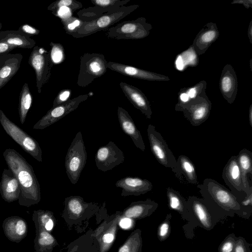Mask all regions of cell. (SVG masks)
Here are the masks:
<instances>
[{
    "instance_id": "6",
    "label": "cell",
    "mask_w": 252,
    "mask_h": 252,
    "mask_svg": "<svg viewBox=\"0 0 252 252\" xmlns=\"http://www.w3.org/2000/svg\"><path fill=\"white\" fill-rule=\"evenodd\" d=\"M107 62L102 54L86 53L83 54L80 58L77 85L86 87L94 80L103 75L107 71Z\"/></svg>"
},
{
    "instance_id": "33",
    "label": "cell",
    "mask_w": 252,
    "mask_h": 252,
    "mask_svg": "<svg viewBox=\"0 0 252 252\" xmlns=\"http://www.w3.org/2000/svg\"><path fill=\"white\" fill-rule=\"evenodd\" d=\"M34 224H37L49 232L54 226V217L52 212L47 210H34L32 216Z\"/></svg>"
},
{
    "instance_id": "16",
    "label": "cell",
    "mask_w": 252,
    "mask_h": 252,
    "mask_svg": "<svg viewBox=\"0 0 252 252\" xmlns=\"http://www.w3.org/2000/svg\"><path fill=\"white\" fill-rule=\"evenodd\" d=\"M120 87L127 99L146 117L150 119L152 111L149 101L145 94L138 88L126 83L120 82Z\"/></svg>"
},
{
    "instance_id": "10",
    "label": "cell",
    "mask_w": 252,
    "mask_h": 252,
    "mask_svg": "<svg viewBox=\"0 0 252 252\" xmlns=\"http://www.w3.org/2000/svg\"><path fill=\"white\" fill-rule=\"evenodd\" d=\"M147 131L151 152L157 161L165 167L175 168L177 160L161 134L152 124L148 125Z\"/></svg>"
},
{
    "instance_id": "34",
    "label": "cell",
    "mask_w": 252,
    "mask_h": 252,
    "mask_svg": "<svg viewBox=\"0 0 252 252\" xmlns=\"http://www.w3.org/2000/svg\"><path fill=\"white\" fill-rule=\"evenodd\" d=\"M207 83L202 80L194 86L183 88L178 93V103H185L190 99L193 98L199 94L203 90H206Z\"/></svg>"
},
{
    "instance_id": "36",
    "label": "cell",
    "mask_w": 252,
    "mask_h": 252,
    "mask_svg": "<svg viewBox=\"0 0 252 252\" xmlns=\"http://www.w3.org/2000/svg\"><path fill=\"white\" fill-rule=\"evenodd\" d=\"M49 54L53 64H60L63 62L65 58L64 49L62 44L51 42Z\"/></svg>"
},
{
    "instance_id": "24",
    "label": "cell",
    "mask_w": 252,
    "mask_h": 252,
    "mask_svg": "<svg viewBox=\"0 0 252 252\" xmlns=\"http://www.w3.org/2000/svg\"><path fill=\"white\" fill-rule=\"evenodd\" d=\"M158 204L150 199L132 202L123 213L125 217L142 219L151 215L158 208Z\"/></svg>"
},
{
    "instance_id": "50",
    "label": "cell",
    "mask_w": 252,
    "mask_h": 252,
    "mask_svg": "<svg viewBox=\"0 0 252 252\" xmlns=\"http://www.w3.org/2000/svg\"><path fill=\"white\" fill-rule=\"evenodd\" d=\"M252 59H251L250 63V68H251V70H252Z\"/></svg>"
},
{
    "instance_id": "48",
    "label": "cell",
    "mask_w": 252,
    "mask_h": 252,
    "mask_svg": "<svg viewBox=\"0 0 252 252\" xmlns=\"http://www.w3.org/2000/svg\"><path fill=\"white\" fill-rule=\"evenodd\" d=\"M248 35L250 43L252 44V20L251 21L248 30Z\"/></svg>"
},
{
    "instance_id": "14",
    "label": "cell",
    "mask_w": 252,
    "mask_h": 252,
    "mask_svg": "<svg viewBox=\"0 0 252 252\" xmlns=\"http://www.w3.org/2000/svg\"><path fill=\"white\" fill-rule=\"evenodd\" d=\"M106 66L112 71L135 79L152 81H167L170 80L167 76L122 63L107 62Z\"/></svg>"
},
{
    "instance_id": "1",
    "label": "cell",
    "mask_w": 252,
    "mask_h": 252,
    "mask_svg": "<svg viewBox=\"0 0 252 252\" xmlns=\"http://www.w3.org/2000/svg\"><path fill=\"white\" fill-rule=\"evenodd\" d=\"M3 156L20 185L19 205L29 207L38 204L41 199L40 187L32 167L13 149H6Z\"/></svg>"
},
{
    "instance_id": "51",
    "label": "cell",
    "mask_w": 252,
    "mask_h": 252,
    "mask_svg": "<svg viewBox=\"0 0 252 252\" xmlns=\"http://www.w3.org/2000/svg\"><path fill=\"white\" fill-rule=\"evenodd\" d=\"M1 28H2V24H1V23L0 22V30L1 29Z\"/></svg>"
},
{
    "instance_id": "44",
    "label": "cell",
    "mask_w": 252,
    "mask_h": 252,
    "mask_svg": "<svg viewBox=\"0 0 252 252\" xmlns=\"http://www.w3.org/2000/svg\"><path fill=\"white\" fill-rule=\"evenodd\" d=\"M18 30L29 37L38 35L40 32L39 30L29 24L22 25L19 28Z\"/></svg>"
},
{
    "instance_id": "19",
    "label": "cell",
    "mask_w": 252,
    "mask_h": 252,
    "mask_svg": "<svg viewBox=\"0 0 252 252\" xmlns=\"http://www.w3.org/2000/svg\"><path fill=\"white\" fill-rule=\"evenodd\" d=\"M222 177L226 185L235 193L243 191L241 174L237 156H232L223 167Z\"/></svg>"
},
{
    "instance_id": "30",
    "label": "cell",
    "mask_w": 252,
    "mask_h": 252,
    "mask_svg": "<svg viewBox=\"0 0 252 252\" xmlns=\"http://www.w3.org/2000/svg\"><path fill=\"white\" fill-rule=\"evenodd\" d=\"M177 160V165L172 171L176 174L183 175L190 184H198V179L193 163L186 156L180 155Z\"/></svg>"
},
{
    "instance_id": "23",
    "label": "cell",
    "mask_w": 252,
    "mask_h": 252,
    "mask_svg": "<svg viewBox=\"0 0 252 252\" xmlns=\"http://www.w3.org/2000/svg\"><path fill=\"white\" fill-rule=\"evenodd\" d=\"M21 190L17 179L12 171L4 169L0 181V193L2 198L10 203L19 199Z\"/></svg>"
},
{
    "instance_id": "22",
    "label": "cell",
    "mask_w": 252,
    "mask_h": 252,
    "mask_svg": "<svg viewBox=\"0 0 252 252\" xmlns=\"http://www.w3.org/2000/svg\"><path fill=\"white\" fill-rule=\"evenodd\" d=\"M2 228L5 236L13 242L19 243L28 234L27 223L19 216H10L5 219Z\"/></svg>"
},
{
    "instance_id": "42",
    "label": "cell",
    "mask_w": 252,
    "mask_h": 252,
    "mask_svg": "<svg viewBox=\"0 0 252 252\" xmlns=\"http://www.w3.org/2000/svg\"><path fill=\"white\" fill-rule=\"evenodd\" d=\"M251 246L252 244L248 243L243 237H237L234 252H252Z\"/></svg>"
},
{
    "instance_id": "41",
    "label": "cell",
    "mask_w": 252,
    "mask_h": 252,
    "mask_svg": "<svg viewBox=\"0 0 252 252\" xmlns=\"http://www.w3.org/2000/svg\"><path fill=\"white\" fill-rule=\"evenodd\" d=\"M237 237L233 233L226 236L219 245L218 252H234Z\"/></svg>"
},
{
    "instance_id": "49",
    "label": "cell",
    "mask_w": 252,
    "mask_h": 252,
    "mask_svg": "<svg viewBox=\"0 0 252 252\" xmlns=\"http://www.w3.org/2000/svg\"><path fill=\"white\" fill-rule=\"evenodd\" d=\"M249 122L250 125L252 127V104H251L249 110Z\"/></svg>"
},
{
    "instance_id": "38",
    "label": "cell",
    "mask_w": 252,
    "mask_h": 252,
    "mask_svg": "<svg viewBox=\"0 0 252 252\" xmlns=\"http://www.w3.org/2000/svg\"><path fill=\"white\" fill-rule=\"evenodd\" d=\"M172 215L170 213L167 214L165 220L159 224L157 231L158 240L160 242L166 240L170 235L171 232L170 220Z\"/></svg>"
},
{
    "instance_id": "9",
    "label": "cell",
    "mask_w": 252,
    "mask_h": 252,
    "mask_svg": "<svg viewBox=\"0 0 252 252\" xmlns=\"http://www.w3.org/2000/svg\"><path fill=\"white\" fill-rule=\"evenodd\" d=\"M28 63L34 70L36 86L40 94L42 88L49 81L51 75L53 64L49 52L43 47L35 46L30 54Z\"/></svg>"
},
{
    "instance_id": "15",
    "label": "cell",
    "mask_w": 252,
    "mask_h": 252,
    "mask_svg": "<svg viewBox=\"0 0 252 252\" xmlns=\"http://www.w3.org/2000/svg\"><path fill=\"white\" fill-rule=\"evenodd\" d=\"M220 93L224 99L231 104L234 101L238 91V81L236 73L230 64L223 67L219 82Z\"/></svg>"
},
{
    "instance_id": "37",
    "label": "cell",
    "mask_w": 252,
    "mask_h": 252,
    "mask_svg": "<svg viewBox=\"0 0 252 252\" xmlns=\"http://www.w3.org/2000/svg\"><path fill=\"white\" fill-rule=\"evenodd\" d=\"M65 6L69 8L73 12L82 8V3L75 0H59L51 3L47 7V9L53 11L60 7Z\"/></svg>"
},
{
    "instance_id": "18",
    "label": "cell",
    "mask_w": 252,
    "mask_h": 252,
    "mask_svg": "<svg viewBox=\"0 0 252 252\" xmlns=\"http://www.w3.org/2000/svg\"><path fill=\"white\" fill-rule=\"evenodd\" d=\"M219 36L217 24L213 22L206 24L197 34L191 45L195 53L198 56L204 54Z\"/></svg>"
},
{
    "instance_id": "40",
    "label": "cell",
    "mask_w": 252,
    "mask_h": 252,
    "mask_svg": "<svg viewBox=\"0 0 252 252\" xmlns=\"http://www.w3.org/2000/svg\"><path fill=\"white\" fill-rule=\"evenodd\" d=\"M116 225H112L106 229L104 233L100 236L99 243L101 245V252H104V250L107 249L108 246L111 245L114 240L115 235Z\"/></svg>"
},
{
    "instance_id": "13",
    "label": "cell",
    "mask_w": 252,
    "mask_h": 252,
    "mask_svg": "<svg viewBox=\"0 0 252 252\" xmlns=\"http://www.w3.org/2000/svg\"><path fill=\"white\" fill-rule=\"evenodd\" d=\"M98 169L107 172L124 162L123 152L112 141L101 146L97 150L94 157Z\"/></svg>"
},
{
    "instance_id": "4",
    "label": "cell",
    "mask_w": 252,
    "mask_h": 252,
    "mask_svg": "<svg viewBox=\"0 0 252 252\" xmlns=\"http://www.w3.org/2000/svg\"><path fill=\"white\" fill-rule=\"evenodd\" d=\"M87 152L81 131L76 134L65 158V168L70 182L76 184L87 161Z\"/></svg>"
},
{
    "instance_id": "39",
    "label": "cell",
    "mask_w": 252,
    "mask_h": 252,
    "mask_svg": "<svg viewBox=\"0 0 252 252\" xmlns=\"http://www.w3.org/2000/svg\"><path fill=\"white\" fill-rule=\"evenodd\" d=\"M61 22L65 32L69 35L76 32L83 23L80 19L73 16L61 20Z\"/></svg>"
},
{
    "instance_id": "47",
    "label": "cell",
    "mask_w": 252,
    "mask_h": 252,
    "mask_svg": "<svg viewBox=\"0 0 252 252\" xmlns=\"http://www.w3.org/2000/svg\"><path fill=\"white\" fill-rule=\"evenodd\" d=\"M232 4H242L246 8H250L252 6V0H234Z\"/></svg>"
},
{
    "instance_id": "7",
    "label": "cell",
    "mask_w": 252,
    "mask_h": 252,
    "mask_svg": "<svg viewBox=\"0 0 252 252\" xmlns=\"http://www.w3.org/2000/svg\"><path fill=\"white\" fill-rule=\"evenodd\" d=\"M0 123L6 133L26 153L38 161H42V152L37 141L12 122L0 109Z\"/></svg>"
},
{
    "instance_id": "20",
    "label": "cell",
    "mask_w": 252,
    "mask_h": 252,
    "mask_svg": "<svg viewBox=\"0 0 252 252\" xmlns=\"http://www.w3.org/2000/svg\"><path fill=\"white\" fill-rule=\"evenodd\" d=\"M23 57L20 53H9L0 56V89L18 72Z\"/></svg>"
},
{
    "instance_id": "26",
    "label": "cell",
    "mask_w": 252,
    "mask_h": 252,
    "mask_svg": "<svg viewBox=\"0 0 252 252\" xmlns=\"http://www.w3.org/2000/svg\"><path fill=\"white\" fill-rule=\"evenodd\" d=\"M166 196L168 207L170 209L179 213L183 220L189 221L193 220L187 201L178 191L169 187L166 189Z\"/></svg>"
},
{
    "instance_id": "35",
    "label": "cell",
    "mask_w": 252,
    "mask_h": 252,
    "mask_svg": "<svg viewBox=\"0 0 252 252\" xmlns=\"http://www.w3.org/2000/svg\"><path fill=\"white\" fill-rule=\"evenodd\" d=\"M142 247L141 231L137 229L131 234L118 252H142Z\"/></svg>"
},
{
    "instance_id": "8",
    "label": "cell",
    "mask_w": 252,
    "mask_h": 252,
    "mask_svg": "<svg viewBox=\"0 0 252 252\" xmlns=\"http://www.w3.org/2000/svg\"><path fill=\"white\" fill-rule=\"evenodd\" d=\"M152 29V25L142 17L120 22L108 29L105 35L115 39H141L147 37Z\"/></svg>"
},
{
    "instance_id": "12",
    "label": "cell",
    "mask_w": 252,
    "mask_h": 252,
    "mask_svg": "<svg viewBox=\"0 0 252 252\" xmlns=\"http://www.w3.org/2000/svg\"><path fill=\"white\" fill-rule=\"evenodd\" d=\"M89 94H80L66 102L52 107L33 126V129H43L54 124L76 110L79 104L87 100Z\"/></svg>"
},
{
    "instance_id": "31",
    "label": "cell",
    "mask_w": 252,
    "mask_h": 252,
    "mask_svg": "<svg viewBox=\"0 0 252 252\" xmlns=\"http://www.w3.org/2000/svg\"><path fill=\"white\" fill-rule=\"evenodd\" d=\"M94 5L92 9L95 15L98 17L111 11L124 6L130 0H91Z\"/></svg>"
},
{
    "instance_id": "46",
    "label": "cell",
    "mask_w": 252,
    "mask_h": 252,
    "mask_svg": "<svg viewBox=\"0 0 252 252\" xmlns=\"http://www.w3.org/2000/svg\"><path fill=\"white\" fill-rule=\"evenodd\" d=\"M119 225L123 229H128L132 225V220L130 218L124 217L120 220Z\"/></svg>"
},
{
    "instance_id": "21",
    "label": "cell",
    "mask_w": 252,
    "mask_h": 252,
    "mask_svg": "<svg viewBox=\"0 0 252 252\" xmlns=\"http://www.w3.org/2000/svg\"><path fill=\"white\" fill-rule=\"evenodd\" d=\"M117 115L123 131L131 138L137 148L144 152L146 148L142 135L128 112L119 106L117 109Z\"/></svg>"
},
{
    "instance_id": "3",
    "label": "cell",
    "mask_w": 252,
    "mask_h": 252,
    "mask_svg": "<svg viewBox=\"0 0 252 252\" xmlns=\"http://www.w3.org/2000/svg\"><path fill=\"white\" fill-rule=\"evenodd\" d=\"M139 7L138 4L124 6L111 11L89 22H83L79 29L70 34L76 38L91 35L97 32L107 31Z\"/></svg>"
},
{
    "instance_id": "17",
    "label": "cell",
    "mask_w": 252,
    "mask_h": 252,
    "mask_svg": "<svg viewBox=\"0 0 252 252\" xmlns=\"http://www.w3.org/2000/svg\"><path fill=\"white\" fill-rule=\"evenodd\" d=\"M115 185L122 189V196L144 194L151 191L153 188L152 183L149 180L136 177L122 178L116 182Z\"/></svg>"
},
{
    "instance_id": "43",
    "label": "cell",
    "mask_w": 252,
    "mask_h": 252,
    "mask_svg": "<svg viewBox=\"0 0 252 252\" xmlns=\"http://www.w3.org/2000/svg\"><path fill=\"white\" fill-rule=\"evenodd\" d=\"M71 92L72 91L70 89H67L60 91L53 101L52 107L57 106L69 100Z\"/></svg>"
},
{
    "instance_id": "29",
    "label": "cell",
    "mask_w": 252,
    "mask_h": 252,
    "mask_svg": "<svg viewBox=\"0 0 252 252\" xmlns=\"http://www.w3.org/2000/svg\"><path fill=\"white\" fill-rule=\"evenodd\" d=\"M34 240V252H52L57 244L55 238L44 228L37 224Z\"/></svg>"
},
{
    "instance_id": "32",
    "label": "cell",
    "mask_w": 252,
    "mask_h": 252,
    "mask_svg": "<svg viewBox=\"0 0 252 252\" xmlns=\"http://www.w3.org/2000/svg\"><path fill=\"white\" fill-rule=\"evenodd\" d=\"M32 96L28 83H25L21 89L19 95V115L21 124L25 122L28 113L32 106Z\"/></svg>"
},
{
    "instance_id": "2",
    "label": "cell",
    "mask_w": 252,
    "mask_h": 252,
    "mask_svg": "<svg viewBox=\"0 0 252 252\" xmlns=\"http://www.w3.org/2000/svg\"><path fill=\"white\" fill-rule=\"evenodd\" d=\"M197 188L206 203L221 217H239L248 219L242 210L236 196L224 186L214 179H205Z\"/></svg>"
},
{
    "instance_id": "25",
    "label": "cell",
    "mask_w": 252,
    "mask_h": 252,
    "mask_svg": "<svg viewBox=\"0 0 252 252\" xmlns=\"http://www.w3.org/2000/svg\"><path fill=\"white\" fill-rule=\"evenodd\" d=\"M64 212L73 217H80L84 214L92 213L98 209L96 204L87 203L78 195H72L64 200Z\"/></svg>"
},
{
    "instance_id": "5",
    "label": "cell",
    "mask_w": 252,
    "mask_h": 252,
    "mask_svg": "<svg viewBox=\"0 0 252 252\" xmlns=\"http://www.w3.org/2000/svg\"><path fill=\"white\" fill-rule=\"evenodd\" d=\"M205 90L186 102H177L175 107V110L182 112L184 117L194 126H199L205 122L210 114L212 103Z\"/></svg>"
},
{
    "instance_id": "27",
    "label": "cell",
    "mask_w": 252,
    "mask_h": 252,
    "mask_svg": "<svg viewBox=\"0 0 252 252\" xmlns=\"http://www.w3.org/2000/svg\"><path fill=\"white\" fill-rule=\"evenodd\" d=\"M0 41L16 48L32 49L35 46V41L19 30H7L0 32Z\"/></svg>"
},
{
    "instance_id": "45",
    "label": "cell",
    "mask_w": 252,
    "mask_h": 252,
    "mask_svg": "<svg viewBox=\"0 0 252 252\" xmlns=\"http://www.w3.org/2000/svg\"><path fill=\"white\" fill-rule=\"evenodd\" d=\"M15 48L7 43L0 41V56L9 54Z\"/></svg>"
},
{
    "instance_id": "28",
    "label": "cell",
    "mask_w": 252,
    "mask_h": 252,
    "mask_svg": "<svg viewBox=\"0 0 252 252\" xmlns=\"http://www.w3.org/2000/svg\"><path fill=\"white\" fill-rule=\"evenodd\" d=\"M238 165L241 171L243 192L248 195L252 191V185L249 183L248 174L252 175V152L243 148L237 156Z\"/></svg>"
},
{
    "instance_id": "11",
    "label": "cell",
    "mask_w": 252,
    "mask_h": 252,
    "mask_svg": "<svg viewBox=\"0 0 252 252\" xmlns=\"http://www.w3.org/2000/svg\"><path fill=\"white\" fill-rule=\"evenodd\" d=\"M193 220L195 219L197 225L203 228L210 230L221 216L213 210L205 202L203 198L195 196H189L187 200Z\"/></svg>"
}]
</instances>
